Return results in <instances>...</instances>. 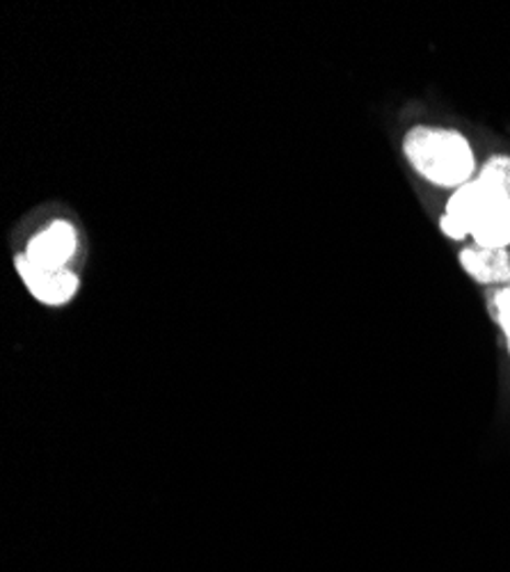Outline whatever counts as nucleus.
Returning a JSON list of instances; mask_svg holds the SVG:
<instances>
[{
  "instance_id": "nucleus-6",
  "label": "nucleus",
  "mask_w": 510,
  "mask_h": 572,
  "mask_svg": "<svg viewBox=\"0 0 510 572\" xmlns=\"http://www.w3.org/2000/svg\"><path fill=\"white\" fill-rule=\"evenodd\" d=\"M476 179L486 181V184L503 191L510 197V156L508 153L490 156V159L478 168Z\"/></svg>"
},
{
  "instance_id": "nucleus-2",
  "label": "nucleus",
  "mask_w": 510,
  "mask_h": 572,
  "mask_svg": "<svg viewBox=\"0 0 510 572\" xmlns=\"http://www.w3.org/2000/svg\"><path fill=\"white\" fill-rule=\"evenodd\" d=\"M447 216L461 222L472 237V231L480 227L510 218V197L474 176L470 184L453 191L447 202Z\"/></svg>"
},
{
  "instance_id": "nucleus-7",
  "label": "nucleus",
  "mask_w": 510,
  "mask_h": 572,
  "mask_svg": "<svg viewBox=\"0 0 510 572\" xmlns=\"http://www.w3.org/2000/svg\"><path fill=\"white\" fill-rule=\"evenodd\" d=\"M490 307H492V314H495L497 323L501 325V330L506 334V344L510 351V284L501 286V289L492 296Z\"/></svg>"
},
{
  "instance_id": "nucleus-1",
  "label": "nucleus",
  "mask_w": 510,
  "mask_h": 572,
  "mask_svg": "<svg viewBox=\"0 0 510 572\" xmlns=\"http://www.w3.org/2000/svg\"><path fill=\"white\" fill-rule=\"evenodd\" d=\"M403 153L413 170L440 188H461L476 176L470 140L453 128L415 126L403 138Z\"/></svg>"
},
{
  "instance_id": "nucleus-3",
  "label": "nucleus",
  "mask_w": 510,
  "mask_h": 572,
  "mask_svg": "<svg viewBox=\"0 0 510 572\" xmlns=\"http://www.w3.org/2000/svg\"><path fill=\"white\" fill-rule=\"evenodd\" d=\"M14 266L25 284V289H28L42 305H67L76 296V291H79V275L69 268L44 271L33 266L25 254H16Z\"/></svg>"
},
{
  "instance_id": "nucleus-8",
  "label": "nucleus",
  "mask_w": 510,
  "mask_h": 572,
  "mask_svg": "<svg viewBox=\"0 0 510 572\" xmlns=\"http://www.w3.org/2000/svg\"><path fill=\"white\" fill-rule=\"evenodd\" d=\"M440 229H442L444 237H449L451 241H463V239L470 237L467 229H465L461 222H457V220L449 218L447 214L440 218Z\"/></svg>"
},
{
  "instance_id": "nucleus-4",
  "label": "nucleus",
  "mask_w": 510,
  "mask_h": 572,
  "mask_svg": "<svg viewBox=\"0 0 510 572\" xmlns=\"http://www.w3.org/2000/svg\"><path fill=\"white\" fill-rule=\"evenodd\" d=\"M76 229L67 220H56L44 227L25 248L28 262L44 271H65L76 252Z\"/></svg>"
},
{
  "instance_id": "nucleus-5",
  "label": "nucleus",
  "mask_w": 510,
  "mask_h": 572,
  "mask_svg": "<svg viewBox=\"0 0 510 572\" xmlns=\"http://www.w3.org/2000/svg\"><path fill=\"white\" fill-rule=\"evenodd\" d=\"M461 266L478 284H510V254L508 250L465 248L461 252Z\"/></svg>"
}]
</instances>
